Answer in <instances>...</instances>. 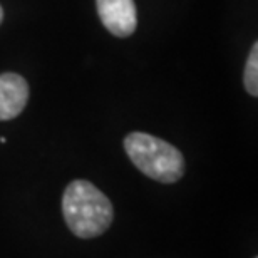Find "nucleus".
<instances>
[{
	"mask_svg": "<svg viewBox=\"0 0 258 258\" xmlns=\"http://www.w3.org/2000/svg\"><path fill=\"white\" fill-rule=\"evenodd\" d=\"M62 213L69 230L79 238L102 235L114 218L109 198L86 179H76L66 188Z\"/></svg>",
	"mask_w": 258,
	"mask_h": 258,
	"instance_id": "f257e3e1",
	"label": "nucleus"
},
{
	"mask_svg": "<svg viewBox=\"0 0 258 258\" xmlns=\"http://www.w3.org/2000/svg\"><path fill=\"white\" fill-rule=\"evenodd\" d=\"M124 149L144 176L159 183H176L184 174V158L178 148L148 133H129Z\"/></svg>",
	"mask_w": 258,
	"mask_h": 258,
	"instance_id": "f03ea898",
	"label": "nucleus"
},
{
	"mask_svg": "<svg viewBox=\"0 0 258 258\" xmlns=\"http://www.w3.org/2000/svg\"><path fill=\"white\" fill-rule=\"evenodd\" d=\"M102 25L116 37H129L138 25L134 0H96Z\"/></svg>",
	"mask_w": 258,
	"mask_h": 258,
	"instance_id": "7ed1b4c3",
	"label": "nucleus"
},
{
	"mask_svg": "<svg viewBox=\"0 0 258 258\" xmlns=\"http://www.w3.org/2000/svg\"><path fill=\"white\" fill-rule=\"evenodd\" d=\"M29 84L15 72L0 74V121H10L25 109Z\"/></svg>",
	"mask_w": 258,
	"mask_h": 258,
	"instance_id": "20e7f679",
	"label": "nucleus"
},
{
	"mask_svg": "<svg viewBox=\"0 0 258 258\" xmlns=\"http://www.w3.org/2000/svg\"><path fill=\"white\" fill-rule=\"evenodd\" d=\"M245 89L250 96H258V44L255 42L251 47L248 59H246L245 72H243Z\"/></svg>",
	"mask_w": 258,
	"mask_h": 258,
	"instance_id": "39448f33",
	"label": "nucleus"
},
{
	"mask_svg": "<svg viewBox=\"0 0 258 258\" xmlns=\"http://www.w3.org/2000/svg\"><path fill=\"white\" fill-rule=\"evenodd\" d=\"M2 20H4V9H2V5H0V24H2Z\"/></svg>",
	"mask_w": 258,
	"mask_h": 258,
	"instance_id": "423d86ee",
	"label": "nucleus"
}]
</instances>
